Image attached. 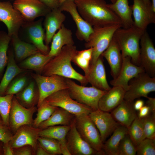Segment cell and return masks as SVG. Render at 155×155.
I'll list each match as a JSON object with an SVG mask.
<instances>
[{
    "instance_id": "6da1fadb",
    "label": "cell",
    "mask_w": 155,
    "mask_h": 155,
    "mask_svg": "<svg viewBox=\"0 0 155 155\" xmlns=\"http://www.w3.org/2000/svg\"><path fill=\"white\" fill-rule=\"evenodd\" d=\"M83 18L93 27L115 25L122 26L118 16L108 6L104 0H74Z\"/></svg>"
},
{
    "instance_id": "7a4b0ae2",
    "label": "cell",
    "mask_w": 155,
    "mask_h": 155,
    "mask_svg": "<svg viewBox=\"0 0 155 155\" xmlns=\"http://www.w3.org/2000/svg\"><path fill=\"white\" fill-rule=\"evenodd\" d=\"M77 51L76 47L74 45L64 46L45 65L41 72L42 75L46 76L57 75L75 79L79 82L81 85H86L88 82L85 75L77 72L71 64Z\"/></svg>"
},
{
    "instance_id": "3957f363",
    "label": "cell",
    "mask_w": 155,
    "mask_h": 155,
    "mask_svg": "<svg viewBox=\"0 0 155 155\" xmlns=\"http://www.w3.org/2000/svg\"><path fill=\"white\" fill-rule=\"evenodd\" d=\"M145 30L133 25L128 28H119L113 36L120 49L122 58L129 57L132 62L138 66H140V41Z\"/></svg>"
},
{
    "instance_id": "277c9868",
    "label": "cell",
    "mask_w": 155,
    "mask_h": 155,
    "mask_svg": "<svg viewBox=\"0 0 155 155\" xmlns=\"http://www.w3.org/2000/svg\"><path fill=\"white\" fill-rule=\"evenodd\" d=\"M122 27L121 25L101 27H93V31L85 46L87 48L93 49L90 64L94 63L107 48L116 31Z\"/></svg>"
},
{
    "instance_id": "5b68a950",
    "label": "cell",
    "mask_w": 155,
    "mask_h": 155,
    "mask_svg": "<svg viewBox=\"0 0 155 155\" xmlns=\"http://www.w3.org/2000/svg\"><path fill=\"white\" fill-rule=\"evenodd\" d=\"M67 89L71 97L78 102L91 108L98 109V103L101 96L106 91L93 86L87 87L79 85L71 79L66 78Z\"/></svg>"
},
{
    "instance_id": "8992f818",
    "label": "cell",
    "mask_w": 155,
    "mask_h": 155,
    "mask_svg": "<svg viewBox=\"0 0 155 155\" xmlns=\"http://www.w3.org/2000/svg\"><path fill=\"white\" fill-rule=\"evenodd\" d=\"M75 122L76 129L82 139L98 155H105L102 150L104 143L100 133L88 115L75 116Z\"/></svg>"
},
{
    "instance_id": "52a82bcc",
    "label": "cell",
    "mask_w": 155,
    "mask_h": 155,
    "mask_svg": "<svg viewBox=\"0 0 155 155\" xmlns=\"http://www.w3.org/2000/svg\"><path fill=\"white\" fill-rule=\"evenodd\" d=\"M44 100L51 105L67 111L75 116L88 115L93 111L88 106L73 99L67 89L58 91L48 97Z\"/></svg>"
},
{
    "instance_id": "ba28073f",
    "label": "cell",
    "mask_w": 155,
    "mask_h": 155,
    "mask_svg": "<svg viewBox=\"0 0 155 155\" xmlns=\"http://www.w3.org/2000/svg\"><path fill=\"white\" fill-rule=\"evenodd\" d=\"M32 76L35 81L38 88V99L37 107L48 97L60 90L67 89L66 78L53 75L49 76L32 74Z\"/></svg>"
},
{
    "instance_id": "9c48e42d",
    "label": "cell",
    "mask_w": 155,
    "mask_h": 155,
    "mask_svg": "<svg viewBox=\"0 0 155 155\" xmlns=\"http://www.w3.org/2000/svg\"><path fill=\"white\" fill-rule=\"evenodd\" d=\"M125 91L124 100L133 102L141 97L147 98L148 94L155 91V77L150 76L145 72L142 73L130 81Z\"/></svg>"
},
{
    "instance_id": "30bf717a",
    "label": "cell",
    "mask_w": 155,
    "mask_h": 155,
    "mask_svg": "<svg viewBox=\"0 0 155 155\" xmlns=\"http://www.w3.org/2000/svg\"><path fill=\"white\" fill-rule=\"evenodd\" d=\"M37 110L34 106L26 108L14 96L9 116V127L10 129L15 132L22 125H33V115Z\"/></svg>"
},
{
    "instance_id": "8fae6325",
    "label": "cell",
    "mask_w": 155,
    "mask_h": 155,
    "mask_svg": "<svg viewBox=\"0 0 155 155\" xmlns=\"http://www.w3.org/2000/svg\"><path fill=\"white\" fill-rule=\"evenodd\" d=\"M0 21L7 27V34L11 37L18 34L25 21L23 17L9 1H0Z\"/></svg>"
},
{
    "instance_id": "7c38bea8",
    "label": "cell",
    "mask_w": 155,
    "mask_h": 155,
    "mask_svg": "<svg viewBox=\"0 0 155 155\" xmlns=\"http://www.w3.org/2000/svg\"><path fill=\"white\" fill-rule=\"evenodd\" d=\"M59 8L66 11L71 16L75 23L77 30L76 35L80 40L87 42L93 31V27L86 21L79 13L74 0H66L62 3Z\"/></svg>"
},
{
    "instance_id": "4fadbf2b",
    "label": "cell",
    "mask_w": 155,
    "mask_h": 155,
    "mask_svg": "<svg viewBox=\"0 0 155 155\" xmlns=\"http://www.w3.org/2000/svg\"><path fill=\"white\" fill-rule=\"evenodd\" d=\"M140 46V66L150 76L155 77V48L146 30L141 37Z\"/></svg>"
},
{
    "instance_id": "5bb4252c",
    "label": "cell",
    "mask_w": 155,
    "mask_h": 155,
    "mask_svg": "<svg viewBox=\"0 0 155 155\" xmlns=\"http://www.w3.org/2000/svg\"><path fill=\"white\" fill-rule=\"evenodd\" d=\"M13 5L27 22L45 16L51 10L39 0H15Z\"/></svg>"
},
{
    "instance_id": "9a60e30c",
    "label": "cell",
    "mask_w": 155,
    "mask_h": 155,
    "mask_svg": "<svg viewBox=\"0 0 155 155\" xmlns=\"http://www.w3.org/2000/svg\"><path fill=\"white\" fill-rule=\"evenodd\" d=\"M66 145L71 155H98L81 137L75 125V118L70 125V128L66 137Z\"/></svg>"
},
{
    "instance_id": "2e32d148",
    "label": "cell",
    "mask_w": 155,
    "mask_h": 155,
    "mask_svg": "<svg viewBox=\"0 0 155 155\" xmlns=\"http://www.w3.org/2000/svg\"><path fill=\"white\" fill-rule=\"evenodd\" d=\"M40 129L32 125H22L15 132L9 143L13 149L26 145L30 146L36 153Z\"/></svg>"
},
{
    "instance_id": "e0dca14e",
    "label": "cell",
    "mask_w": 155,
    "mask_h": 155,
    "mask_svg": "<svg viewBox=\"0 0 155 155\" xmlns=\"http://www.w3.org/2000/svg\"><path fill=\"white\" fill-rule=\"evenodd\" d=\"M88 115L98 129L102 142L120 125L108 112H105L99 109L92 111Z\"/></svg>"
},
{
    "instance_id": "ac0fdd59",
    "label": "cell",
    "mask_w": 155,
    "mask_h": 155,
    "mask_svg": "<svg viewBox=\"0 0 155 155\" xmlns=\"http://www.w3.org/2000/svg\"><path fill=\"white\" fill-rule=\"evenodd\" d=\"M144 72L142 67L133 63L129 57H125L123 58L122 65L118 75L110 81V84L113 86H120L126 91L128 88L130 81Z\"/></svg>"
},
{
    "instance_id": "d6986e66",
    "label": "cell",
    "mask_w": 155,
    "mask_h": 155,
    "mask_svg": "<svg viewBox=\"0 0 155 155\" xmlns=\"http://www.w3.org/2000/svg\"><path fill=\"white\" fill-rule=\"evenodd\" d=\"M102 58L101 55L94 63L90 64L88 72L85 76L92 86L108 91L111 87L107 81Z\"/></svg>"
},
{
    "instance_id": "ffe728a7",
    "label": "cell",
    "mask_w": 155,
    "mask_h": 155,
    "mask_svg": "<svg viewBox=\"0 0 155 155\" xmlns=\"http://www.w3.org/2000/svg\"><path fill=\"white\" fill-rule=\"evenodd\" d=\"M132 15L133 25L143 30L150 24L155 23V13L142 0H133Z\"/></svg>"
},
{
    "instance_id": "44dd1931",
    "label": "cell",
    "mask_w": 155,
    "mask_h": 155,
    "mask_svg": "<svg viewBox=\"0 0 155 155\" xmlns=\"http://www.w3.org/2000/svg\"><path fill=\"white\" fill-rule=\"evenodd\" d=\"M24 26L26 35L32 44L42 54L47 55L49 52L48 46L45 44V33L42 25V20L36 21L24 22Z\"/></svg>"
},
{
    "instance_id": "7402d4cb",
    "label": "cell",
    "mask_w": 155,
    "mask_h": 155,
    "mask_svg": "<svg viewBox=\"0 0 155 155\" xmlns=\"http://www.w3.org/2000/svg\"><path fill=\"white\" fill-rule=\"evenodd\" d=\"M45 17L44 23L45 30L44 41L48 46L56 32L63 24L66 16L59 8L51 10Z\"/></svg>"
},
{
    "instance_id": "603a6c76",
    "label": "cell",
    "mask_w": 155,
    "mask_h": 155,
    "mask_svg": "<svg viewBox=\"0 0 155 155\" xmlns=\"http://www.w3.org/2000/svg\"><path fill=\"white\" fill-rule=\"evenodd\" d=\"M125 92V90L120 86H113L100 98L98 109L105 112L112 111L124 100Z\"/></svg>"
},
{
    "instance_id": "cb8c5ba5",
    "label": "cell",
    "mask_w": 155,
    "mask_h": 155,
    "mask_svg": "<svg viewBox=\"0 0 155 155\" xmlns=\"http://www.w3.org/2000/svg\"><path fill=\"white\" fill-rule=\"evenodd\" d=\"M133 103L124 100L111 113L117 122L127 128L137 116L133 108Z\"/></svg>"
},
{
    "instance_id": "d4e9b609",
    "label": "cell",
    "mask_w": 155,
    "mask_h": 155,
    "mask_svg": "<svg viewBox=\"0 0 155 155\" xmlns=\"http://www.w3.org/2000/svg\"><path fill=\"white\" fill-rule=\"evenodd\" d=\"M101 56L107 60L110 67L111 75L113 79L115 78L121 69L123 58L120 49L113 37Z\"/></svg>"
},
{
    "instance_id": "484cf974",
    "label": "cell",
    "mask_w": 155,
    "mask_h": 155,
    "mask_svg": "<svg viewBox=\"0 0 155 155\" xmlns=\"http://www.w3.org/2000/svg\"><path fill=\"white\" fill-rule=\"evenodd\" d=\"M51 42L50 49L48 55L53 57L60 52L64 46L74 45L71 30L63 24L58 32L53 36Z\"/></svg>"
},
{
    "instance_id": "4316f807",
    "label": "cell",
    "mask_w": 155,
    "mask_h": 155,
    "mask_svg": "<svg viewBox=\"0 0 155 155\" xmlns=\"http://www.w3.org/2000/svg\"><path fill=\"white\" fill-rule=\"evenodd\" d=\"M108 5L120 19L122 28H128L133 25L132 6L129 5L128 0H116Z\"/></svg>"
},
{
    "instance_id": "83f0119b",
    "label": "cell",
    "mask_w": 155,
    "mask_h": 155,
    "mask_svg": "<svg viewBox=\"0 0 155 155\" xmlns=\"http://www.w3.org/2000/svg\"><path fill=\"white\" fill-rule=\"evenodd\" d=\"M8 57L6 69L0 83V95L4 94L8 86L14 78L24 71L17 64L13 52L10 51Z\"/></svg>"
},
{
    "instance_id": "f1b7e54d",
    "label": "cell",
    "mask_w": 155,
    "mask_h": 155,
    "mask_svg": "<svg viewBox=\"0 0 155 155\" xmlns=\"http://www.w3.org/2000/svg\"><path fill=\"white\" fill-rule=\"evenodd\" d=\"M75 117V116L71 113L58 107L49 118L41 123L38 128L42 129L53 126L70 125Z\"/></svg>"
},
{
    "instance_id": "f546056e",
    "label": "cell",
    "mask_w": 155,
    "mask_h": 155,
    "mask_svg": "<svg viewBox=\"0 0 155 155\" xmlns=\"http://www.w3.org/2000/svg\"><path fill=\"white\" fill-rule=\"evenodd\" d=\"M15 57L18 60H23L30 56L40 52L33 44L21 40L18 34L11 37Z\"/></svg>"
},
{
    "instance_id": "4dcf8cb0",
    "label": "cell",
    "mask_w": 155,
    "mask_h": 155,
    "mask_svg": "<svg viewBox=\"0 0 155 155\" xmlns=\"http://www.w3.org/2000/svg\"><path fill=\"white\" fill-rule=\"evenodd\" d=\"M128 128L121 125L114 131L110 137L103 144L102 150L105 155H118L120 142L127 134Z\"/></svg>"
},
{
    "instance_id": "1f68e13d",
    "label": "cell",
    "mask_w": 155,
    "mask_h": 155,
    "mask_svg": "<svg viewBox=\"0 0 155 155\" xmlns=\"http://www.w3.org/2000/svg\"><path fill=\"white\" fill-rule=\"evenodd\" d=\"M53 57L40 52L32 55L23 60L20 67L41 73L46 64Z\"/></svg>"
},
{
    "instance_id": "d6a6232c",
    "label": "cell",
    "mask_w": 155,
    "mask_h": 155,
    "mask_svg": "<svg viewBox=\"0 0 155 155\" xmlns=\"http://www.w3.org/2000/svg\"><path fill=\"white\" fill-rule=\"evenodd\" d=\"M16 97L24 106L29 108L33 106L38 102V94L36 93L35 84L32 82L21 91L16 94Z\"/></svg>"
},
{
    "instance_id": "836d02e7",
    "label": "cell",
    "mask_w": 155,
    "mask_h": 155,
    "mask_svg": "<svg viewBox=\"0 0 155 155\" xmlns=\"http://www.w3.org/2000/svg\"><path fill=\"white\" fill-rule=\"evenodd\" d=\"M70 128V125L51 126L40 129L39 136L54 139L60 143L66 142V135Z\"/></svg>"
},
{
    "instance_id": "e575fe53",
    "label": "cell",
    "mask_w": 155,
    "mask_h": 155,
    "mask_svg": "<svg viewBox=\"0 0 155 155\" xmlns=\"http://www.w3.org/2000/svg\"><path fill=\"white\" fill-rule=\"evenodd\" d=\"M144 118L137 116L128 128L127 134L137 147L146 138L144 129Z\"/></svg>"
},
{
    "instance_id": "d590c367",
    "label": "cell",
    "mask_w": 155,
    "mask_h": 155,
    "mask_svg": "<svg viewBox=\"0 0 155 155\" xmlns=\"http://www.w3.org/2000/svg\"><path fill=\"white\" fill-rule=\"evenodd\" d=\"M93 52L92 48L80 51H77L72 61L83 70L85 75L88 73L89 68Z\"/></svg>"
},
{
    "instance_id": "8d00e7d4",
    "label": "cell",
    "mask_w": 155,
    "mask_h": 155,
    "mask_svg": "<svg viewBox=\"0 0 155 155\" xmlns=\"http://www.w3.org/2000/svg\"><path fill=\"white\" fill-rule=\"evenodd\" d=\"M58 107L51 105L44 101L38 107L36 116L33 120V126L38 128L41 123L49 118Z\"/></svg>"
},
{
    "instance_id": "74e56055",
    "label": "cell",
    "mask_w": 155,
    "mask_h": 155,
    "mask_svg": "<svg viewBox=\"0 0 155 155\" xmlns=\"http://www.w3.org/2000/svg\"><path fill=\"white\" fill-rule=\"evenodd\" d=\"M11 37L3 31L0 32V76L7 66V50Z\"/></svg>"
},
{
    "instance_id": "f35d334b",
    "label": "cell",
    "mask_w": 155,
    "mask_h": 155,
    "mask_svg": "<svg viewBox=\"0 0 155 155\" xmlns=\"http://www.w3.org/2000/svg\"><path fill=\"white\" fill-rule=\"evenodd\" d=\"M14 95H0V115L3 123L9 127V116Z\"/></svg>"
},
{
    "instance_id": "ab89813d",
    "label": "cell",
    "mask_w": 155,
    "mask_h": 155,
    "mask_svg": "<svg viewBox=\"0 0 155 155\" xmlns=\"http://www.w3.org/2000/svg\"><path fill=\"white\" fill-rule=\"evenodd\" d=\"M38 143L50 155H60L61 153L59 142L55 139L39 136L38 139Z\"/></svg>"
},
{
    "instance_id": "60d3db41",
    "label": "cell",
    "mask_w": 155,
    "mask_h": 155,
    "mask_svg": "<svg viewBox=\"0 0 155 155\" xmlns=\"http://www.w3.org/2000/svg\"><path fill=\"white\" fill-rule=\"evenodd\" d=\"M136 147L128 134L121 141L119 147L118 155H135Z\"/></svg>"
},
{
    "instance_id": "b9f144b4",
    "label": "cell",
    "mask_w": 155,
    "mask_h": 155,
    "mask_svg": "<svg viewBox=\"0 0 155 155\" xmlns=\"http://www.w3.org/2000/svg\"><path fill=\"white\" fill-rule=\"evenodd\" d=\"M137 155H155V140L145 138L136 147Z\"/></svg>"
},
{
    "instance_id": "7bdbcfd3",
    "label": "cell",
    "mask_w": 155,
    "mask_h": 155,
    "mask_svg": "<svg viewBox=\"0 0 155 155\" xmlns=\"http://www.w3.org/2000/svg\"><path fill=\"white\" fill-rule=\"evenodd\" d=\"M27 79L22 76L12 81L7 87L4 94H16L21 91L26 86Z\"/></svg>"
},
{
    "instance_id": "ee69618b",
    "label": "cell",
    "mask_w": 155,
    "mask_h": 155,
    "mask_svg": "<svg viewBox=\"0 0 155 155\" xmlns=\"http://www.w3.org/2000/svg\"><path fill=\"white\" fill-rule=\"evenodd\" d=\"M143 118L144 129L146 138L155 140V114L150 113Z\"/></svg>"
},
{
    "instance_id": "f6af8a7d",
    "label": "cell",
    "mask_w": 155,
    "mask_h": 155,
    "mask_svg": "<svg viewBox=\"0 0 155 155\" xmlns=\"http://www.w3.org/2000/svg\"><path fill=\"white\" fill-rule=\"evenodd\" d=\"M13 135L9 127L0 124V141L3 144L7 143L11 140Z\"/></svg>"
},
{
    "instance_id": "bcb514c9",
    "label": "cell",
    "mask_w": 155,
    "mask_h": 155,
    "mask_svg": "<svg viewBox=\"0 0 155 155\" xmlns=\"http://www.w3.org/2000/svg\"><path fill=\"white\" fill-rule=\"evenodd\" d=\"M14 155H32L35 154V151L29 145L24 146L13 149Z\"/></svg>"
},
{
    "instance_id": "7dc6e473",
    "label": "cell",
    "mask_w": 155,
    "mask_h": 155,
    "mask_svg": "<svg viewBox=\"0 0 155 155\" xmlns=\"http://www.w3.org/2000/svg\"><path fill=\"white\" fill-rule=\"evenodd\" d=\"M39 0L51 10L59 8L61 5L59 0Z\"/></svg>"
},
{
    "instance_id": "c3c4849f",
    "label": "cell",
    "mask_w": 155,
    "mask_h": 155,
    "mask_svg": "<svg viewBox=\"0 0 155 155\" xmlns=\"http://www.w3.org/2000/svg\"><path fill=\"white\" fill-rule=\"evenodd\" d=\"M139 111L137 116L140 118H144L151 113L150 108L146 105H144Z\"/></svg>"
},
{
    "instance_id": "681fc988",
    "label": "cell",
    "mask_w": 155,
    "mask_h": 155,
    "mask_svg": "<svg viewBox=\"0 0 155 155\" xmlns=\"http://www.w3.org/2000/svg\"><path fill=\"white\" fill-rule=\"evenodd\" d=\"M2 149L3 155H14L13 149L11 147L9 142L3 144Z\"/></svg>"
},
{
    "instance_id": "f907efd6",
    "label": "cell",
    "mask_w": 155,
    "mask_h": 155,
    "mask_svg": "<svg viewBox=\"0 0 155 155\" xmlns=\"http://www.w3.org/2000/svg\"><path fill=\"white\" fill-rule=\"evenodd\" d=\"M147 98L146 105L150 108L151 113L155 114V98L148 96Z\"/></svg>"
},
{
    "instance_id": "816d5d0a",
    "label": "cell",
    "mask_w": 155,
    "mask_h": 155,
    "mask_svg": "<svg viewBox=\"0 0 155 155\" xmlns=\"http://www.w3.org/2000/svg\"><path fill=\"white\" fill-rule=\"evenodd\" d=\"M60 143L61 154L63 155H71L67 148L66 141Z\"/></svg>"
},
{
    "instance_id": "f5cc1de1",
    "label": "cell",
    "mask_w": 155,
    "mask_h": 155,
    "mask_svg": "<svg viewBox=\"0 0 155 155\" xmlns=\"http://www.w3.org/2000/svg\"><path fill=\"white\" fill-rule=\"evenodd\" d=\"M35 154L36 155H50L38 142Z\"/></svg>"
},
{
    "instance_id": "db71d44e",
    "label": "cell",
    "mask_w": 155,
    "mask_h": 155,
    "mask_svg": "<svg viewBox=\"0 0 155 155\" xmlns=\"http://www.w3.org/2000/svg\"><path fill=\"white\" fill-rule=\"evenodd\" d=\"M144 102L142 99L137 100L135 103H133V106L134 109L136 111H139L144 105Z\"/></svg>"
},
{
    "instance_id": "11a10c76",
    "label": "cell",
    "mask_w": 155,
    "mask_h": 155,
    "mask_svg": "<svg viewBox=\"0 0 155 155\" xmlns=\"http://www.w3.org/2000/svg\"><path fill=\"white\" fill-rule=\"evenodd\" d=\"M151 9L154 13H155V0H151Z\"/></svg>"
},
{
    "instance_id": "9f6ffc18",
    "label": "cell",
    "mask_w": 155,
    "mask_h": 155,
    "mask_svg": "<svg viewBox=\"0 0 155 155\" xmlns=\"http://www.w3.org/2000/svg\"><path fill=\"white\" fill-rule=\"evenodd\" d=\"M148 7L151 8V3L150 0H142Z\"/></svg>"
},
{
    "instance_id": "6f0895ef",
    "label": "cell",
    "mask_w": 155,
    "mask_h": 155,
    "mask_svg": "<svg viewBox=\"0 0 155 155\" xmlns=\"http://www.w3.org/2000/svg\"><path fill=\"white\" fill-rule=\"evenodd\" d=\"M3 154L2 147L0 145V155Z\"/></svg>"
},
{
    "instance_id": "680465c9",
    "label": "cell",
    "mask_w": 155,
    "mask_h": 155,
    "mask_svg": "<svg viewBox=\"0 0 155 155\" xmlns=\"http://www.w3.org/2000/svg\"><path fill=\"white\" fill-rule=\"evenodd\" d=\"M66 0H59L60 4Z\"/></svg>"
},
{
    "instance_id": "91938a15",
    "label": "cell",
    "mask_w": 155,
    "mask_h": 155,
    "mask_svg": "<svg viewBox=\"0 0 155 155\" xmlns=\"http://www.w3.org/2000/svg\"><path fill=\"white\" fill-rule=\"evenodd\" d=\"M110 1L112 3H114L115 2L116 0H110Z\"/></svg>"
},
{
    "instance_id": "94428289",
    "label": "cell",
    "mask_w": 155,
    "mask_h": 155,
    "mask_svg": "<svg viewBox=\"0 0 155 155\" xmlns=\"http://www.w3.org/2000/svg\"><path fill=\"white\" fill-rule=\"evenodd\" d=\"M0 124H4L2 120L0 119Z\"/></svg>"
},
{
    "instance_id": "6125c7cd",
    "label": "cell",
    "mask_w": 155,
    "mask_h": 155,
    "mask_svg": "<svg viewBox=\"0 0 155 155\" xmlns=\"http://www.w3.org/2000/svg\"><path fill=\"white\" fill-rule=\"evenodd\" d=\"M11 0V1H13V0Z\"/></svg>"
}]
</instances>
